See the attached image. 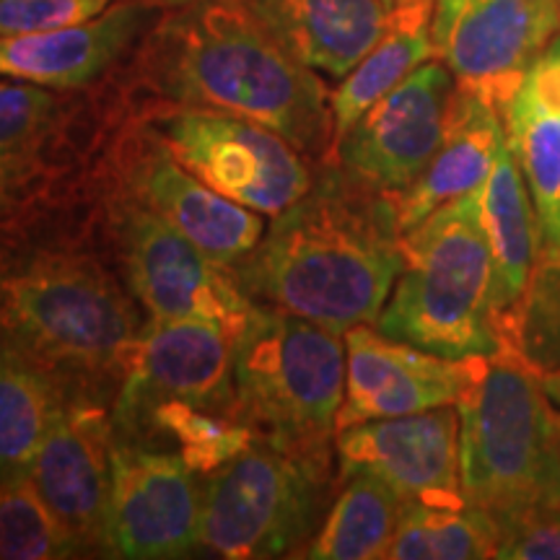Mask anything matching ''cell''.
Returning <instances> with one entry per match:
<instances>
[{
    "label": "cell",
    "mask_w": 560,
    "mask_h": 560,
    "mask_svg": "<svg viewBox=\"0 0 560 560\" xmlns=\"http://www.w3.org/2000/svg\"><path fill=\"white\" fill-rule=\"evenodd\" d=\"M400 240L389 195L325 164L231 276L249 301L346 335L380 319L405 268Z\"/></svg>",
    "instance_id": "1"
},
{
    "label": "cell",
    "mask_w": 560,
    "mask_h": 560,
    "mask_svg": "<svg viewBox=\"0 0 560 560\" xmlns=\"http://www.w3.org/2000/svg\"><path fill=\"white\" fill-rule=\"evenodd\" d=\"M39 215L0 221V340L68 392L102 400L120 389L143 325L102 257Z\"/></svg>",
    "instance_id": "2"
},
{
    "label": "cell",
    "mask_w": 560,
    "mask_h": 560,
    "mask_svg": "<svg viewBox=\"0 0 560 560\" xmlns=\"http://www.w3.org/2000/svg\"><path fill=\"white\" fill-rule=\"evenodd\" d=\"M138 81L159 104L244 117L304 156L330 161V91L285 52L240 0H192L140 45Z\"/></svg>",
    "instance_id": "3"
},
{
    "label": "cell",
    "mask_w": 560,
    "mask_h": 560,
    "mask_svg": "<svg viewBox=\"0 0 560 560\" xmlns=\"http://www.w3.org/2000/svg\"><path fill=\"white\" fill-rule=\"evenodd\" d=\"M459 475L467 506L495 529L560 511V408L520 355H486L462 392Z\"/></svg>",
    "instance_id": "4"
},
{
    "label": "cell",
    "mask_w": 560,
    "mask_h": 560,
    "mask_svg": "<svg viewBox=\"0 0 560 560\" xmlns=\"http://www.w3.org/2000/svg\"><path fill=\"white\" fill-rule=\"evenodd\" d=\"M478 192L444 202L402 234L405 268L376 319L387 338L446 359L501 350L493 257Z\"/></svg>",
    "instance_id": "5"
},
{
    "label": "cell",
    "mask_w": 560,
    "mask_h": 560,
    "mask_svg": "<svg viewBox=\"0 0 560 560\" xmlns=\"http://www.w3.org/2000/svg\"><path fill=\"white\" fill-rule=\"evenodd\" d=\"M236 410L255 436L278 450L332 457L346 400L342 335L255 306L234 338Z\"/></svg>",
    "instance_id": "6"
},
{
    "label": "cell",
    "mask_w": 560,
    "mask_h": 560,
    "mask_svg": "<svg viewBox=\"0 0 560 560\" xmlns=\"http://www.w3.org/2000/svg\"><path fill=\"white\" fill-rule=\"evenodd\" d=\"M335 482L332 457L257 439L202 482L200 548L229 560L299 558L325 522Z\"/></svg>",
    "instance_id": "7"
},
{
    "label": "cell",
    "mask_w": 560,
    "mask_h": 560,
    "mask_svg": "<svg viewBox=\"0 0 560 560\" xmlns=\"http://www.w3.org/2000/svg\"><path fill=\"white\" fill-rule=\"evenodd\" d=\"M145 125L210 190L262 215H278L314 185V172L301 151L244 117L159 104Z\"/></svg>",
    "instance_id": "8"
},
{
    "label": "cell",
    "mask_w": 560,
    "mask_h": 560,
    "mask_svg": "<svg viewBox=\"0 0 560 560\" xmlns=\"http://www.w3.org/2000/svg\"><path fill=\"white\" fill-rule=\"evenodd\" d=\"M107 223L132 299L159 322H206L240 332L252 310L231 270L149 208L112 192Z\"/></svg>",
    "instance_id": "9"
},
{
    "label": "cell",
    "mask_w": 560,
    "mask_h": 560,
    "mask_svg": "<svg viewBox=\"0 0 560 560\" xmlns=\"http://www.w3.org/2000/svg\"><path fill=\"white\" fill-rule=\"evenodd\" d=\"M431 34L459 86L503 115L560 34V0H436Z\"/></svg>",
    "instance_id": "10"
},
{
    "label": "cell",
    "mask_w": 560,
    "mask_h": 560,
    "mask_svg": "<svg viewBox=\"0 0 560 560\" xmlns=\"http://www.w3.org/2000/svg\"><path fill=\"white\" fill-rule=\"evenodd\" d=\"M202 486L177 452L112 441L104 556L187 558L200 548Z\"/></svg>",
    "instance_id": "11"
},
{
    "label": "cell",
    "mask_w": 560,
    "mask_h": 560,
    "mask_svg": "<svg viewBox=\"0 0 560 560\" xmlns=\"http://www.w3.org/2000/svg\"><path fill=\"white\" fill-rule=\"evenodd\" d=\"M122 136L109 164L112 192L161 215L226 270L260 244L262 213L210 190L166 151L149 125Z\"/></svg>",
    "instance_id": "12"
},
{
    "label": "cell",
    "mask_w": 560,
    "mask_h": 560,
    "mask_svg": "<svg viewBox=\"0 0 560 560\" xmlns=\"http://www.w3.org/2000/svg\"><path fill=\"white\" fill-rule=\"evenodd\" d=\"M234 338V332L206 322L149 319L112 405L115 439L164 402L192 405L240 420Z\"/></svg>",
    "instance_id": "13"
},
{
    "label": "cell",
    "mask_w": 560,
    "mask_h": 560,
    "mask_svg": "<svg viewBox=\"0 0 560 560\" xmlns=\"http://www.w3.org/2000/svg\"><path fill=\"white\" fill-rule=\"evenodd\" d=\"M457 79L433 58L412 70L363 117L335 153V164L374 190L397 195L416 182L444 140Z\"/></svg>",
    "instance_id": "14"
},
{
    "label": "cell",
    "mask_w": 560,
    "mask_h": 560,
    "mask_svg": "<svg viewBox=\"0 0 560 560\" xmlns=\"http://www.w3.org/2000/svg\"><path fill=\"white\" fill-rule=\"evenodd\" d=\"M338 482L371 472L408 506H467L459 475V410L441 405L335 433Z\"/></svg>",
    "instance_id": "15"
},
{
    "label": "cell",
    "mask_w": 560,
    "mask_h": 560,
    "mask_svg": "<svg viewBox=\"0 0 560 560\" xmlns=\"http://www.w3.org/2000/svg\"><path fill=\"white\" fill-rule=\"evenodd\" d=\"M486 355L446 359L410 342L387 338L371 325L346 332V400L338 431L380 418H400L441 405H454Z\"/></svg>",
    "instance_id": "16"
},
{
    "label": "cell",
    "mask_w": 560,
    "mask_h": 560,
    "mask_svg": "<svg viewBox=\"0 0 560 560\" xmlns=\"http://www.w3.org/2000/svg\"><path fill=\"white\" fill-rule=\"evenodd\" d=\"M112 412L104 402L66 389L32 472L37 493L81 542L83 552L102 556L112 486Z\"/></svg>",
    "instance_id": "17"
},
{
    "label": "cell",
    "mask_w": 560,
    "mask_h": 560,
    "mask_svg": "<svg viewBox=\"0 0 560 560\" xmlns=\"http://www.w3.org/2000/svg\"><path fill=\"white\" fill-rule=\"evenodd\" d=\"M151 16L153 5L125 0L86 24L0 37V79L55 91L89 86L130 50L138 34L151 24Z\"/></svg>",
    "instance_id": "18"
},
{
    "label": "cell",
    "mask_w": 560,
    "mask_h": 560,
    "mask_svg": "<svg viewBox=\"0 0 560 560\" xmlns=\"http://www.w3.org/2000/svg\"><path fill=\"white\" fill-rule=\"evenodd\" d=\"M68 115L52 89L0 81V221L50 200Z\"/></svg>",
    "instance_id": "19"
},
{
    "label": "cell",
    "mask_w": 560,
    "mask_h": 560,
    "mask_svg": "<svg viewBox=\"0 0 560 560\" xmlns=\"http://www.w3.org/2000/svg\"><path fill=\"white\" fill-rule=\"evenodd\" d=\"M306 68L346 79L387 30L382 0H240Z\"/></svg>",
    "instance_id": "20"
},
{
    "label": "cell",
    "mask_w": 560,
    "mask_h": 560,
    "mask_svg": "<svg viewBox=\"0 0 560 560\" xmlns=\"http://www.w3.org/2000/svg\"><path fill=\"white\" fill-rule=\"evenodd\" d=\"M503 145L506 125L501 112L457 83L450 122L436 156L408 190L389 195L402 234L444 202L480 190Z\"/></svg>",
    "instance_id": "21"
},
{
    "label": "cell",
    "mask_w": 560,
    "mask_h": 560,
    "mask_svg": "<svg viewBox=\"0 0 560 560\" xmlns=\"http://www.w3.org/2000/svg\"><path fill=\"white\" fill-rule=\"evenodd\" d=\"M478 195L482 229H486L490 257H493L501 350H506L516 314L522 310L532 272H535L542 252L535 202L529 198L520 164L509 149V140Z\"/></svg>",
    "instance_id": "22"
},
{
    "label": "cell",
    "mask_w": 560,
    "mask_h": 560,
    "mask_svg": "<svg viewBox=\"0 0 560 560\" xmlns=\"http://www.w3.org/2000/svg\"><path fill=\"white\" fill-rule=\"evenodd\" d=\"M436 3H410L389 11L387 30L371 50L355 62V68L330 94L332 109V145L330 161L348 130L361 120L363 112L387 96L412 70L436 58L431 21Z\"/></svg>",
    "instance_id": "23"
},
{
    "label": "cell",
    "mask_w": 560,
    "mask_h": 560,
    "mask_svg": "<svg viewBox=\"0 0 560 560\" xmlns=\"http://www.w3.org/2000/svg\"><path fill=\"white\" fill-rule=\"evenodd\" d=\"M66 387L0 340V486L30 482Z\"/></svg>",
    "instance_id": "24"
},
{
    "label": "cell",
    "mask_w": 560,
    "mask_h": 560,
    "mask_svg": "<svg viewBox=\"0 0 560 560\" xmlns=\"http://www.w3.org/2000/svg\"><path fill=\"white\" fill-rule=\"evenodd\" d=\"M405 503L387 482L371 472L340 480V493L301 558L310 560H380L395 540Z\"/></svg>",
    "instance_id": "25"
},
{
    "label": "cell",
    "mask_w": 560,
    "mask_h": 560,
    "mask_svg": "<svg viewBox=\"0 0 560 560\" xmlns=\"http://www.w3.org/2000/svg\"><path fill=\"white\" fill-rule=\"evenodd\" d=\"M503 125L535 202L542 252H560V115L545 107L524 81L503 109Z\"/></svg>",
    "instance_id": "26"
},
{
    "label": "cell",
    "mask_w": 560,
    "mask_h": 560,
    "mask_svg": "<svg viewBox=\"0 0 560 560\" xmlns=\"http://www.w3.org/2000/svg\"><path fill=\"white\" fill-rule=\"evenodd\" d=\"M156 439H170L187 467L198 475L219 470L257 441L255 431L242 420L182 402L156 405L117 441L153 446Z\"/></svg>",
    "instance_id": "27"
},
{
    "label": "cell",
    "mask_w": 560,
    "mask_h": 560,
    "mask_svg": "<svg viewBox=\"0 0 560 560\" xmlns=\"http://www.w3.org/2000/svg\"><path fill=\"white\" fill-rule=\"evenodd\" d=\"M499 552V529L472 506H405L389 560H486Z\"/></svg>",
    "instance_id": "28"
},
{
    "label": "cell",
    "mask_w": 560,
    "mask_h": 560,
    "mask_svg": "<svg viewBox=\"0 0 560 560\" xmlns=\"http://www.w3.org/2000/svg\"><path fill=\"white\" fill-rule=\"evenodd\" d=\"M86 556L34 482L0 486V560H58Z\"/></svg>",
    "instance_id": "29"
},
{
    "label": "cell",
    "mask_w": 560,
    "mask_h": 560,
    "mask_svg": "<svg viewBox=\"0 0 560 560\" xmlns=\"http://www.w3.org/2000/svg\"><path fill=\"white\" fill-rule=\"evenodd\" d=\"M506 353L540 376L560 371V252H540Z\"/></svg>",
    "instance_id": "30"
},
{
    "label": "cell",
    "mask_w": 560,
    "mask_h": 560,
    "mask_svg": "<svg viewBox=\"0 0 560 560\" xmlns=\"http://www.w3.org/2000/svg\"><path fill=\"white\" fill-rule=\"evenodd\" d=\"M115 3L125 0H0V37L86 24Z\"/></svg>",
    "instance_id": "31"
},
{
    "label": "cell",
    "mask_w": 560,
    "mask_h": 560,
    "mask_svg": "<svg viewBox=\"0 0 560 560\" xmlns=\"http://www.w3.org/2000/svg\"><path fill=\"white\" fill-rule=\"evenodd\" d=\"M499 560H560V511L527 516L499 532Z\"/></svg>",
    "instance_id": "32"
},
{
    "label": "cell",
    "mask_w": 560,
    "mask_h": 560,
    "mask_svg": "<svg viewBox=\"0 0 560 560\" xmlns=\"http://www.w3.org/2000/svg\"><path fill=\"white\" fill-rule=\"evenodd\" d=\"M524 81L540 96L545 107H550L560 115V34L545 47Z\"/></svg>",
    "instance_id": "33"
},
{
    "label": "cell",
    "mask_w": 560,
    "mask_h": 560,
    "mask_svg": "<svg viewBox=\"0 0 560 560\" xmlns=\"http://www.w3.org/2000/svg\"><path fill=\"white\" fill-rule=\"evenodd\" d=\"M542 387L548 392V397L560 408V371H550V374H542Z\"/></svg>",
    "instance_id": "34"
},
{
    "label": "cell",
    "mask_w": 560,
    "mask_h": 560,
    "mask_svg": "<svg viewBox=\"0 0 560 560\" xmlns=\"http://www.w3.org/2000/svg\"><path fill=\"white\" fill-rule=\"evenodd\" d=\"M143 3L153 5V9H179V5L192 3V0H143Z\"/></svg>",
    "instance_id": "35"
},
{
    "label": "cell",
    "mask_w": 560,
    "mask_h": 560,
    "mask_svg": "<svg viewBox=\"0 0 560 560\" xmlns=\"http://www.w3.org/2000/svg\"><path fill=\"white\" fill-rule=\"evenodd\" d=\"M384 9L392 11L397 9V5H410V3H436V0H382Z\"/></svg>",
    "instance_id": "36"
}]
</instances>
